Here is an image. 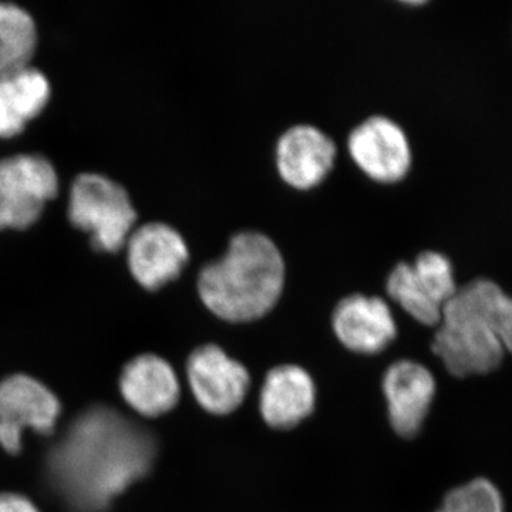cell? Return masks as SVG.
Masks as SVG:
<instances>
[{
	"mask_svg": "<svg viewBox=\"0 0 512 512\" xmlns=\"http://www.w3.org/2000/svg\"><path fill=\"white\" fill-rule=\"evenodd\" d=\"M224 96H225V92H224ZM224 103H225V97H224ZM224 119H225V116H224ZM224 127H225V121H222V130H224Z\"/></svg>",
	"mask_w": 512,
	"mask_h": 512,
	"instance_id": "obj_21",
	"label": "cell"
},
{
	"mask_svg": "<svg viewBox=\"0 0 512 512\" xmlns=\"http://www.w3.org/2000/svg\"><path fill=\"white\" fill-rule=\"evenodd\" d=\"M69 217L74 227L89 232L99 251L119 252L137 221L128 192L104 175L86 173L74 180Z\"/></svg>",
	"mask_w": 512,
	"mask_h": 512,
	"instance_id": "obj_5",
	"label": "cell"
},
{
	"mask_svg": "<svg viewBox=\"0 0 512 512\" xmlns=\"http://www.w3.org/2000/svg\"><path fill=\"white\" fill-rule=\"evenodd\" d=\"M346 153L367 180L396 185L413 167V150L404 128L390 117L375 114L350 130Z\"/></svg>",
	"mask_w": 512,
	"mask_h": 512,
	"instance_id": "obj_6",
	"label": "cell"
},
{
	"mask_svg": "<svg viewBox=\"0 0 512 512\" xmlns=\"http://www.w3.org/2000/svg\"><path fill=\"white\" fill-rule=\"evenodd\" d=\"M501 340H503L505 352L512 353V306L508 318L505 320L503 332H501Z\"/></svg>",
	"mask_w": 512,
	"mask_h": 512,
	"instance_id": "obj_20",
	"label": "cell"
},
{
	"mask_svg": "<svg viewBox=\"0 0 512 512\" xmlns=\"http://www.w3.org/2000/svg\"><path fill=\"white\" fill-rule=\"evenodd\" d=\"M316 390L312 377L302 367H275L266 376L259 407L274 429H292L313 412Z\"/></svg>",
	"mask_w": 512,
	"mask_h": 512,
	"instance_id": "obj_15",
	"label": "cell"
},
{
	"mask_svg": "<svg viewBox=\"0 0 512 512\" xmlns=\"http://www.w3.org/2000/svg\"><path fill=\"white\" fill-rule=\"evenodd\" d=\"M57 191L59 178L47 158L22 154L0 161V228H29Z\"/></svg>",
	"mask_w": 512,
	"mask_h": 512,
	"instance_id": "obj_7",
	"label": "cell"
},
{
	"mask_svg": "<svg viewBox=\"0 0 512 512\" xmlns=\"http://www.w3.org/2000/svg\"><path fill=\"white\" fill-rule=\"evenodd\" d=\"M0 512H42L29 497L20 493H0Z\"/></svg>",
	"mask_w": 512,
	"mask_h": 512,
	"instance_id": "obj_19",
	"label": "cell"
},
{
	"mask_svg": "<svg viewBox=\"0 0 512 512\" xmlns=\"http://www.w3.org/2000/svg\"><path fill=\"white\" fill-rule=\"evenodd\" d=\"M36 43L32 16L12 3H0V74L30 66Z\"/></svg>",
	"mask_w": 512,
	"mask_h": 512,
	"instance_id": "obj_17",
	"label": "cell"
},
{
	"mask_svg": "<svg viewBox=\"0 0 512 512\" xmlns=\"http://www.w3.org/2000/svg\"><path fill=\"white\" fill-rule=\"evenodd\" d=\"M128 268L146 291L156 292L177 281L191 262L183 232L167 222H148L127 239Z\"/></svg>",
	"mask_w": 512,
	"mask_h": 512,
	"instance_id": "obj_9",
	"label": "cell"
},
{
	"mask_svg": "<svg viewBox=\"0 0 512 512\" xmlns=\"http://www.w3.org/2000/svg\"><path fill=\"white\" fill-rule=\"evenodd\" d=\"M285 284L284 256L268 235L255 229L234 232L224 254L202 265L195 282L204 308L237 325L274 311Z\"/></svg>",
	"mask_w": 512,
	"mask_h": 512,
	"instance_id": "obj_2",
	"label": "cell"
},
{
	"mask_svg": "<svg viewBox=\"0 0 512 512\" xmlns=\"http://www.w3.org/2000/svg\"><path fill=\"white\" fill-rule=\"evenodd\" d=\"M119 390L124 403L147 419L170 413L181 394L174 367L153 353L133 357L123 366Z\"/></svg>",
	"mask_w": 512,
	"mask_h": 512,
	"instance_id": "obj_13",
	"label": "cell"
},
{
	"mask_svg": "<svg viewBox=\"0 0 512 512\" xmlns=\"http://www.w3.org/2000/svg\"><path fill=\"white\" fill-rule=\"evenodd\" d=\"M332 328L345 348L363 355L383 352L399 330L386 299L362 292L350 293L336 303Z\"/></svg>",
	"mask_w": 512,
	"mask_h": 512,
	"instance_id": "obj_12",
	"label": "cell"
},
{
	"mask_svg": "<svg viewBox=\"0 0 512 512\" xmlns=\"http://www.w3.org/2000/svg\"><path fill=\"white\" fill-rule=\"evenodd\" d=\"M512 298L490 279L458 286L441 313L431 349L454 377L483 376L505 356L501 332Z\"/></svg>",
	"mask_w": 512,
	"mask_h": 512,
	"instance_id": "obj_3",
	"label": "cell"
},
{
	"mask_svg": "<svg viewBox=\"0 0 512 512\" xmlns=\"http://www.w3.org/2000/svg\"><path fill=\"white\" fill-rule=\"evenodd\" d=\"M383 390L394 431L404 439L417 436L436 394L429 369L412 360L393 363L384 375Z\"/></svg>",
	"mask_w": 512,
	"mask_h": 512,
	"instance_id": "obj_14",
	"label": "cell"
},
{
	"mask_svg": "<svg viewBox=\"0 0 512 512\" xmlns=\"http://www.w3.org/2000/svg\"><path fill=\"white\" fill-rule=\"evenodd\" d=\"M156 454V441L143 427L109 407H93L50 454V477L77 511L101 512L146 476Z\"/></svg>",
	"mask_w": 512,
	"mask_h": 512,
	"instance_id": "obj_1",
	"label": "cell"
},
{
	"mask_svg": "<svg viewBox=\"0 0 512 512\" xmlns=\"http://www.w3.org/2000/svg\"><path fill=\"white\" fill-rule=\"evenodd\" d=\"M339 146L312 124L286 128L275 144L276 174L291 190H315L335 168Z\"/></svg>",
	"mask_w": 512,
	"mask_h": 512,
	"instance_id": "obj_10",
	"label": "cell"
},
{
	"mask_svg": "<svg viewBox=\"0 0 512 512\" xmlns=\"http://www.w3.org/2000/svg\"><path fill=\"white\" fill-rule=\"evenodd\" d=\"M62 416V403L45 383L18 373L0 382V447L18 456L26 430L49 436Z\"/></svg>",
	"mask_w": 512,
	"mask_h": 512,
	"instance_id": "obj_8",
	"label": "cell"
},
{
	"mask_svg": "<svg viewBox=\"0 0 512 512\" xmlns=\"http://www.w3.org/2000/svg\"><path fill=\"white\" fill-rule=\"evenodd\" d=\"M187 379L202 409L217 416L237 410L251 383L248 370L215 345L201 346L191 353Z\"/></svg>",
	"mask_w": 512,
	"mask_h": 512,
	"instance_id": "obj_11",
	"label": "cell"
},
{
	"mask_svg": "<svg viewBox=\"0 0 512 512\" xmlns=\"http://www.w3.org/2000/svg\"><path fill=\"white\" fill-rule=\"evenodd\" d=\"M384 292L417 323L437 328L444 306L456 295L453 262L443 252L423 249L390 269Z\"/></svg>",
	"mask_w": 512,
	"mask_h": 512,
	"instance_id": "obj_4",
	"label": "cell"
},
{
	"mask_svg": "<svg viewBox=\"0 0 512 512\" xmlns=\"http://www.w3.org/2000/svg\"><path fill=\"white\" fill-rule=\"evenodd\" d=\"M437 512H504L503 495L487 478H474L451 490Z\"/></svg>",
	"mask_w": 512,
	"mask_h": 512,
	"instance_id": "obj_18",
	"label": "cell"
},
{
	"mask_svg": "<svg viewBox=\"0 0 512 512\" xmlns=\"http://www.w3.org/2000/svg\"><path fill=\"white\" fill-rule=\"evenodd\" d=\"M49 80L32 66L0 74V137H16L49 103Z\"/></svg>",
	"mask_w": 512,
	"mask_h": 512,
	"instance_id": "obj_16",
	"label": "cell"
}]
</instances>
